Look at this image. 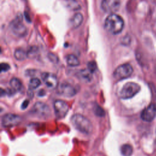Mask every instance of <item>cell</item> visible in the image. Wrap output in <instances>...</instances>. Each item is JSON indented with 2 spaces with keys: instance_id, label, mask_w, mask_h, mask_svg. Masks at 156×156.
I'll return each instance as SVG.
<instances>
[{
  "instance_id": "obj_1",
  "label": "cell",
  "mask_w": 156,
  "mask_h": 156,
  "mask_svg": "<svg viewBox=\"0 0 156 156\" xmlns=\"http://www.w3.org/2000/svg\"><path fill=\"white\" fill-rule=\"evenodd\" d=\"M124 22L123 19L118 15L111 13L105 19L104 28L108 33L116 35L121 32L124 28Z\"/></svg>"
},
{
  "instance_id": "obj_2",
  "label": "cell",
  "mask_w": 156,
  "mask_h": 156,
  "mask_svg": "<svg viewBox=\"0 0 156 156\" xmlns=\"http://www.w3.org/2000/svg\"><path fill=\"white\" fill-rule=\"evenodd\" d=\"M71 122L73 127L81 133L90 134L93 130V125L91 121L82 115H74L71 118Z\"/></svg>"
},
{
  "instance_id": "obj_3",
  "label": "cell",
  "mask_w": 156,
  "mask_h": 156,
  "mask_svg": "<svg viewBox=\"0 0 156 156\" xmlns=\"http://www.w3.org/2000/svg\"><path fill=\"white\" fill-rule=\"evenodd\" d=\"M140 86L136 83L129 82L126 83L119 91V96L121 99H127L133 97L140 90Z\"/></svg>"
},
{
  "instance_id": "obj_4",
  "label": "cell",
  "mask_w": 156,
  "mask_h": 156,
  "mask_svg": "<svg viewBox=\"0 0 156 156\" xmlns=\"http://www.w3.org/2000/svg\"><path fill=\"white\" fill-rule=\"evenodd\" d=\"M133 73V68L129 63H124L118 66L113 72V77L116 80L126 79Z\"/></svg>"
},
{
  "instance_id": "obj_5",
  "label": "cell",
  "mask_w": 156,
  "mask_h": 156,
  "mask_svg": "<svg viewBox=\"0 0 156 156\" xmlns=\"http://www.w3.org/2000/svg\"><path fill=\"white\" fill-rule=\"evenodd\" d=\"M31 112L35 116L42 119H46L51 115L49 107L42 102H36L32 107Z\"/></svg>"
},
{
  "instance_id": "obj_6",
  "label": "cell",
  "mask_w": 156,
  "mask_h": 156,
  "mask_svg": "<svg viewBox=\"0 0 156 156\" xmlns=\"http://www.w3.org/2000/svg\"><path fill=\"white\" fill-rule=\"evenodd\" d=\"M54 109L55 116L57 119L63 118L69 110L68 104L62 100H56L54 102Z\"/></svg>"
},
{
  "instance_id": "obj_7",
  "label": "cell",
  "mask_w": 156,
  "mask_h": 156,
  "mask_svg": "<svg viewBox=\"0 0 156 156\" xmlns=\"http://www.w3.org/2000/svg\"><path fill=\"white\" fill-rule=\"evenodd\" d=\"M10 27L12 32L18 37H24L27 34V28L20 18L14 20L10 23Z\"/></svg>"
},
{
  "instance_id": "obj_8",
  "label": "cell",
  "mask_w": 156,
  "mask_h": 156,
  "mask_svg": "<svg viewBox=\"0 0 156 156\" xmlns=\"http://www.w3.org/2000/svg\"><path fill=\"white\" fill-rule=\"evenodd\" d=\"M121 5L120 0H102L101 9L106 13H115L117 12Z\"/></svg>"
},
{
  "instance_id": "obj_9",
  "label": "cell",
  "mask_w": 156,
  "mask_h": 156,
  "mask_svg": "<svg viewBox=\"0 0 156 156\" xmlns=\"http://www.w3.org/2000/svg\"><path fill=\"white\" fill-rule=\"evenodd\" d=\"M57 91L60 95L66 98H71L77 93L75 88L67 82H62L58 85Z\"/></svg>"
},
{
  "instance_id": "obj_10",
  "label": "cell",
  "mask_w": 156,
  "mask_h": 156,
  "mask_svg": "<svg viewBox=\"0 0 156 156\" xmlns=\"http://www.w3.org/2000/svg\"><path fill=\"white\" fill-rule=\"evenodd\" d=\"M21 121V118L20 116L15 114L7 113L2 116L1 124L4 127H10L17 125Z\"/></svg>"
},
{
  "instance_id": "obj_11",
  "label": "cell",
  "mask_w": 156,
  "mask_h": 156,
  "mask_svg": "<svg viewBox=\"0 0 156 156\" xmlns=\"http://www.w3.org/2000/svg\"><path fill=\"white\" fill-rule=\"evenodd\" d=\"M41 79L46 86L51 90L54 89L58 86L57 76L51 73H43L41 74Z\"/></svg>"
},
{
  "instance_id": "obj_12",
  "label": "cell",
  "mask_w": 156,
  "mask_h": 156,
  "mask_svg": "<svg viewBox=\"0 0 156 156\" xmlns=\"http://www.w3.org/2000/svg\"><path fill=\"white\" fill-rule=\"evenodd\" d=\"M156 116V104H151L141 113V118L146 122L152 121Z\"/></svg>"
},
{
  "instance_id": "obj_13",
  "label": "cell",
  "mask_w": 156,
  "mask_h": 156,
  "mask_svg": "<svg viewBox=\"0 0 156 156\" xmlns=\"http://www.w3.org/2000/svg\"><path fill=\"white\" fill-rule=\"evenodd\" d=\"M77 77L82 82L88 83L93 79L92 73H91L88 69H82L77 73Z\"/></svg>"
},
{
  "instance_id": "obj_14",
  "label": "cell",
  "mask_w": 156,
  "mask_h": 156,
  "mask_svg": "<svg viewBox=\"0 0 156 156\" xmlns=\"http://www.w3.org/2000/svg\"><path fill=\"white\" fill-rule=\"evenodd\" d=\"M83 21V16L80 13H76L70 20V25L73 29L77 28L80 26Z\"/></svg>"
},
{
  "instance_id": "obj_15",
  "label": "cell",
  "mask_w": 156,
  "mask_h": 156,
  "mask_svg": "<svg viewBox=\"0 0 156 156\" xmlns=\"http://www.w3.org/2000/svg\"><path fill=\"white\" fill-rule=\"evenodd\" d=\"M10 85L13 91H19L22 88V83L17 78H13L10 81Z\"/></svg>"
},
{
  "instance_id": "obj_16",
  "label": "cell",
  "mask_w": 156,
  "mask_h": 156,
  "mask_svg": "<svg viewBox=\"0 0 156 156\" xmlns=\"http://www.w3.org/2000/svg\"><path fill=\"white\" fill-rule=\"evenodd\" d=\"M66 62L67 65L70 66H77L80 64L77 57L73 54H69L67 55L66 57Z\"/></svg>"
},
{
  "instance_id": "obj_17",
  "label": "cell",
  "mask_w": 156,
  "mask_h": 156,
  "mask_svg": "<svg viewBox=\"0 0 156 156\" xmlns=\"http://www.w3.org/2000/svg\"><path fill=\"white\" fill-rule=\"evenodd\" d=\"M120 151L123 156H131L133 153V148L129 144H124L121 146Z\"/></svg>"
},
{
  "instance_id": "obj_18",
  "label": "cell",
  "mask_w": 156,
  "mask_h": 156,
  "mask_svg": "<svg viewBox=\"0 0 156 156\" xmlns=\"http://www.w3.org/2000/svg\"><path fill=\"white\" fill-rule=\"evenodd\" d=\"M14 57L17 60L22 61L27 57V52L21 49H16L14 52Z\"/></svg>"
},
{
  "instance_id": "obj_19",
  "label": "cell",
  "mask_w": 156,
  "mask_h": 156,
  "mask_svg": "<svg viewBox=\"0 0 156 156\" xmlns=\"http://www.w3.org/2000/svg\"><path fill=\"white\" fill-rule=\"evenodd\" d=\"M65 5L72 10H76L80 8L76 0H65Z\"/></svg>"
},
{
  "instance_id": "obj_20",
  "label": "cell",
  "mask_w": 156,
  "mask_h": 156,
  "mask_svg": "<svg viewBox=\"0 0 156 156\" xmlns=\"http://www.w3.org/2000/svg\"><path fill=\"white\" fill-rule=\"evenodd\" d=\"M41 84V82L39 79L37 77H34L31 79L29 82V90L32 91L37 88Z\"/></svg>"
},
{
  "instance_id": "obj_21",
  "label": "cell",
  "mask_w": 156,
  "mask_h": 156,
  "mask_svg": "<svg viewBox=\"0 0 156 156\" xmlns=\"http://www.w3.org/2000/svg\"><path fill=\"white\" fill-rule=\"evenodd\" d=\"M93 112H94V114L98 116L102 117V116H104L105 115V111L99 105H94V107L93 108Z\"/></svg>"
},
{
  "instance_id": "obj_22",
  "label": "cell",
  "mask_w": 156,
  "mask_h": 156,
  "mask_svg": "<svg viewBox=\"0 0 156 156\" xmlns=\"http://www.w3.org/2000/svg\"><path fill=\"white\" fill-rule=\"evenodd\" d=\"M87 69L91 72V73H94L96 69H97V65L95 62L94 61H91L89 62L87 64Z\"/></svg>"
},
{
  "instance_id": "obj_23",
  "label": "cell",
  "mask_w": 156,
  "mask_h": 156,
  "mask_svg": "<svg viewBox=\"0 0 156 156\" xmlns=\"http://www.w3.org/2000/svg\"><path fill=\"white\" fill-rule=\"evenodd\" d=\"M37 52H38V49H37V48L34 46V47L30 48V49L27 52V57L34 58L36 55Z\"/></svg>"
},
{
  "instance_id": "obj_24",
  "label": "cell",
  "mask_w": 156,
  "mask_h": 156,
  "mask_svg": "<svg viewBox=\"0 0 156 156\" xmlns=\"http://www.w3.org/2000/svg\"><path fill=\"white\" fill-rule=\"evenodd\" d=\"M10 69V66L9 64L6 63H2L1 64V71L5 72L7 71Z\"/></svg>"
},
{
  "instance_id": "obj_25",
  "label": "cell",
  "mask_w": 156,
  "mask_h": 156,
  "mask_svg": "<svg viewBox=\"0 0 156 156\" xmlns=\"http://www.w3.org/2000/svg\"><path fill=\"white\" fill-rule=\"evenodd\" d=\"M28 104H29V101H24L23 102V104H22L21 108H22L23 109L26 108L27 107Z\"/></svg>"
},
{
  "instance_id": "obj_26",
  "label": "cell",
  "mask_w": 156,
  "mask_h": 156,
  "mask_svg": "<svg viewBox=\"0 0 156 156\" xmlns=\"http://www.w3.org/2000/svg\"><path fill=\"white\" fill-rule=\"evenodd\" d=\"M155 73H156V66H155Z\"/></svg>"
}]
</instances>
